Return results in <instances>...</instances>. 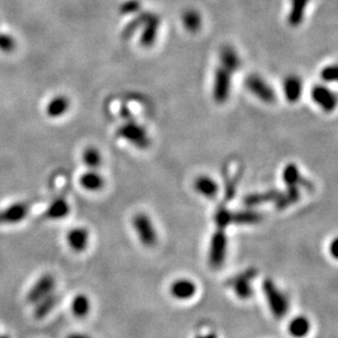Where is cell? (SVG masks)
<instances>
[{
	"instance_id": "cell-5",
	"label": "cell",
	"mask_w": 338,
	"mask_h": 338,
	"mask_svg": "<svg viewBox=\"0 0 338 338\" xmlns=\"http://www.w3.org/2000/svg\"><path fill=\"white\" fill-rule=\"evenodd\" d=\"M256 276L254 268H248L243 273L232 277L229 281L230 288L235 292L237 298L240 300H248L253 297V286L252 281Z\"/></svg>"
},
{
	"instance_id": "cell-1",
	"label": "cell",
	"mask_w": 338,
	"mask_h": 338,
	"mask_svg": "<svg viewBox=\"0 0 338 338\" xmlns=\"http://www.w3.org/2000/svg\"><path fill=\"white\" fill-rule=\"evenodd\" d=\"M263 293L267 302V307L271 313L276 318H282L288 314L290 303L288 297L286 296L278 286L271 278H266L262 284Z\"/></svg>"
},
{
	"instance_id": "cell-31",
	"label": "cell",
	"mask_w": 338,
	"mask_h": 338,
	"mask_svg": "<svg viewBox=\"0 0 338 338\" xmlns=\"http://www.w3.org/2000/svg\"><path fill=\"white\" fill-rule=\"evenodd\" d=\"M337 246H338V243H337V239H334L332 242H331V244H329V252H331V254L333 255V257H337Z\"/></svg>"
},
{
	"instance_id": "cell-25",
	"label": "cell",
	"mask_w": 338,
	"mask_h": 338,
	"mask_svg": "<svg viewBox=\"0 0 338 338\" xmlns=\"http://www.w3.org/2000/svg\"><path fill=\"white\" fill-rule=\"evenodd\" d=\"M69 109V100L65 97H56L51 100L46 108L47 115L50 117H58L65 114Z\"/></svg>"
},
{
	"instance_id": "cell-24",
	"label": "cell",
	"mask_w": 338,
	"mask_h": 338,
	"mask_svg": "<svg viewBox=\"0 0 338 338\" xmlns=\"http://www.w3.org/2000/svg\"><path fill=\"white\" fill-rule=\"evenodd\" d=\"M182 22H183L184 28L190 32V33H196L202 28L203 24V19L202 15L198 11L190 9L186 10L183 13V16H182Z\"/></svg>"
},
{
	"instance_id": "cell-33",
	"label": "cell",
	"mask_w": 338,
	"mask_h": 338,
	"mask_svg": "<svg viewBox=\"0 0 338 338\" xmlns=\"http://www.w3.org/2000/svg\"><path fill=\"white\" fill-rule=\"evenodd\" d=\"M195 338H218V336H217L215 333H208L205 335H198Z\"/></svg>"
},
{
	"instance_id": "cell-16",
	"label": "cell",
	"mask_w": 338,
	"mask_h": 338,
	"mask_svg": "<svg viewBox=\"0 0 338 338\" xmlns=\"http://www.w3.org/2000/svg\"><path fill=\"white\" fill-rule=\"evenodd\" d=\"M311 321L307 315L293 316L288 323V333L293 338H305L311 332Z\"/></svg>"
},
{
	"instance_id": "cell-20",
	"label": "cell",
	"mask_w": 338,
	"mask_h": 338,
	"mask_svg": "<svg viewBox=\"0 0 338 338\" xmlns=\"http://www.w3.org/2000/svg\"><path fill=\"white\" fill-rule=\"evenodd\" d=\"M69 212H70V206L68 202L63 198H57L46 208L45 217L50 220H60L65 219Z\"/></svg>"
},
{
	"instance_id": "cell-18",
	"label": "cell",
	"mask_w": 338,
	"mask_h": 338,
	"mask_svg": "<svg viewBox=\"0 0 338 338\" xmlns=\"http://www.w3.org/2000/svg\"><path fill=\"white\" fill-rule=\"evenodd\" d=\"M311 0H290L288 22L292 28H297L305 20L307 8Z\"/></svg>"
},
{
	"instance_id": "cell-21",
	"label": "cell",
	"mask_w": 338,
	"mask_h": 338,
	"mask_svg": "<svg viewBox=\"0 0 338 338\" xmlns=\"http://www.w3.org/2000/svg\"><path fill=\"white\" fill-rule=\"evenodd\" d=\"M281 177L284 185L290 188H299V185H302L305 182V177L301 175L296 163H288L284 166Z\"/></svg>"
},
{
	"instance_id": "cell-10",
	"label": "cell",
	"mask_w": 338,
	"mask_h": 338,
	"mask_svg": "<svg viewBox=\"0 0 338 338\" xmlns=\"http://www.w3.org/2000/svg\"><path fill=\"white\" fill-rule=\"evenodd\" d=\"M56 281L55 278L49 274L41 276L38 281L33 284V287L29 290L27 301L31 305H35L41 299L45 298L55 289Z\"/></svg>"
},
{
	"instance_id": "cell-14",
	"label": "cell",
	"mask_w": 338,
	"mask_h": 338,
	"mask_svg": "<svg viewBox=\"0 0 338 338\" xmlns=\"http://www.w3.org/2000/svg\"><path fill=\"white\" fill-rule=\"evenodd\" d=\"M90 233L86 228L77 227L67 233V243L73 251L81 253L89 245Z\"/></svg>"
},
{
	"instance_id": "cell-15",
	"label": "cell",
	"mask_w": 338,
	"mask_h": 338,
	"mask_svg": "<svg viewBox=\"0 0 338 338\" xmlns=\"http://www.w3.org/2000/svg\"><path fill=\"white\" fill-rule=\"evenodd\" d=\"M282 91L286 100L290 103H296L300 100L303 92V83L298 76H288L283 80Z\"/></svg>"
},
{
	"instance_id": "cell-23",
	"label": "cell",
	"mask_w": 338,
	"mask_h": 338,
	"mask_svg": "<svg viewBox=\"0 0 338 338\" xmlns=\"http://www.w3.org/2000/svg\"><path fill=\"white\" fill-rule=\"evenodd\" d=\"M72 312L74 316L78 318H83L88 316L89 312L91 310V303L90 299L83 293H79L75 296V298L72 301Z\"/></svg>"
},
{
	"instance_id": "cell-30",
	"label": "cell",
	"mask_w": 338,
	"mask_h": 338,
	"mask_svg": "<svg viewBox=\"0 0 338 338\" xmlns=\"http://www.w3.org/2000/svg\"><path fill=\"white\" fill-rule=\"evenodd\" d=\"M14 47H15V42L10 35H7V34H0V49L3 51H6V53H10Z\"/></svg>"
},
{
	"instance_id": "cell-4",
	"label": "cell",
	"mask_w": 338,
	"mask_h": 338,
	"mask_svg": "<svg viewBox=\"0 0 338 338\" xmlns=\"http://www.w3.org/2000/svg\"><path fill=\"white\" fill-rule=\"evenodd\" d=\"M228 248V238L225 229L217 228L210 240L208 262L212 268H219L225 261Z\"/></svg>"
},
{
	"instance_id": "cell-9",
	"label": "cell",
	"mask_w": 338,
	"mask_h": 338,
	"mask_svg": "<svg viewBox=\"0 0 338 338\" xmlns=\"http://www.w3.org/2000/svg\"><path fill=\"white\" fill-rule=\"evenodd\" d=\"M311 99L326 113H332L337 105L336 94L326 85L316 84L311 90Z\"/></svg>"
},
{
	"instance_id": "cell-29",
	"label": "cell",
	"mask_w": 338,
	"mask_h": 338,
	"mask_svg": "<svg viewBox=\"0 0 338 338\" xmlns=\"http://www.w3.org/2000/svg\"><path fill=\"white\" fill-rule=\"evenodd\" d=\"M141 5L139 0H127L122 6H120V12L123 14H133L138 13L140 11Z\"/></svg>"
},
{
	"instance_id": "cell-28",
	"label": "cell",
	"mask_w": 338,
	"mask_h": 338,
	"mask_svg": "<svg viewBox=\"0 0 338 338\" xmlns=\"http://www.w3.org/2000/svg\"><path fill=\"white\" fill-rule=\"evenodd\" d=\"M321 79L325 82H334L337 80L338 77V69L336 65H329L322 69V72L319 73Z\"/></svg>"
},
{
	"instance_id": "cell-8",
	"label": "cell",
	"mask_w": 338,
	"mask_h": 338,
	"mask_svg": "<svg viewBox=\"0 0 338 338\" xmlns=\"http://www.w3.org/2000/svg\"><path fill=\"white\" fill-rule=\"evenodd\" d=\"M197 291V283L190 278H177L172 281L169 287L170 296L177 301H188L193 299Z\"/></svg>"
},
{
	"instance_id": "cell-3",
	"label": "cell",
	"mask_w": 338,
	"mask_h": 338,
	"mask_svg": "<svg viewBox=\"0 0 338 338\" xmlns=\"http://www.w3.org/2000/svg\"><path fill=\"white\" fill-rule=\"evenodd\" d=\"M117 135L138 149H147L151 143L148 131L134 120H127L125 124L120 126L117 131Z\"/></svg>"
},
{
	"instance_id": "cell-7",
	"label": "cell",
	"mask_w": 338,
	"mask_h": 338,
	"mask_svg": "<svg viewBox=\"0 0 338 338\" xmlns=\"http://www.w3.org/2000/svg\"><path fill=\"white\" fill-rule=\"evenodd\" d=\"M231 75L221 66L216 69L212 80V98L218 104L225 103L230 97Z\"/></svg>"
},
{
	"instance_id": "cell-2",
	"label": "cell",
	"mask_w": 338,
	"mask_h": 338,
	"mask_svg": "<svg viewBox=\"0 0 338 338\" xmlns=\"http://www.w3.org/2000/svg\"><path fill=\"white\" fill-rule=\"evenodd\" d=\"M132 224L136 236L140 244L147 248H151L158 243V231L150 218L146 212H138L133 217Z\"/></svg>"
},
{
	"instance_id": "cell-26",
	"label": "cell",
	"mask_w": 338,
	"mask_h": 338,
	"mask_svg": "<svg viewBox=\"0 0 338 338\" xmlns=\"http://www.w3.org/2000/svg\"><path fill=\"white\" fill-rule=\"evenodd\" d=\"M82 162L89 170H97L102 163V155L94 147H88L82 152Z\"/></svg>"
},
{
	"instance_id": "cell-11",
	"label": "cell",
	"mask_w": 338,
	"mask_h": 338,
	"mask_svg": "<svg viewBox=\"0 0 338 338\" xmlns=\"http://www.w3.org/2000/svg\"><path fill=\"white\" fill-rule=\"evenodd\" d=\"M160 29V18L154 13L148 12L141 27L139 43L144 47H151L158 39Z\"/></svg>"
},
{
	"instance_id": "cell-27",
	"label": "cell",
	"mask_w": 338,
	"mask_h": 338,
	"mask_svg": "<svg viewBox=\"0 0 338 338\" xmlns=\"http://www.w3.org/2000/svg\"><path fill=\"white\" fill-rule=\"evenodd\" d=\"M147 13H148V12H145V13L138 14L135 19H133L131 22H129V23L126 25L125 29H124V31H123V37H124L125 39L132 38L137 30L141 29L143 24H144V22H145L146 16H147Z\"/></svg>"
},
{
	"instance_id": "cell-34",
	"label": "cell",
	"mask_w": 338,
	"mask_h": 338,
	"mask_svg": "<svg viewBox=\"0 0 338 338\" xmlns=\"http://www.w3.org/2000/svg\"><path fill=\"white\" fill-rule=\"evenodd\" d=\"M0 338H9V336H7V335H0Z\"/></svg>"
},
{
	"instance_id": "cell-22",
	"label": "cell",
	"mask_w": 338,
	"mask_h": 338,
	"mask_svg": "<svg viewBox=\"0 0 338 338\" xmlns=\"http://www.w3.org/2000/svg\"><path fill=\"white\" fill-rule=\"evenodd\" d=\"M58 302V298L57 296L51 292L49 293L48 296H46L45 298L41 299L39 302L35 303V309H34V317L37 319H42L46 317L53 309L56 307Z\"/></svg>"
},
{
	"instance_id": "cell-17",
	"label": "cell",
	"mask_w": 338,
	"mask_h": 338,
	"mask_svg": "<svg viewBox=\"0 0 338 338\" xmlns=\"http://www.w3.org/2000/svg\"><path fill=\"white\" fill-rule=\"evenodd\" d=\"M220 66L230 74H235L241 66V59L238 51L232 46H223L219 54Z\"/></svg>"
},
{
	"instance_id": "cell-19",
	"label": "cell",
	"mask_w": 338,
	"mask_h": 338,
	"mask_svg": "<svg viewBox=\"0 0 338 338\" xmlns=\"http://www.w3.org/2000/svg\"><path fill=\"white\" fill-rule=\"evenodd\" d=\"M79 183L88 192H99L104 187L105 182L97 170H89L80 176Z\"/></svg>"
},
{
	"instance_id": "cell-13",
	"label": "cell",
	"mask_w": 338,
	"mask_h": 338,
	"mask_svg": "<svg viewBox=\"0 0 338 338\" xmlns=\"http://www.w3.org/2000/svg\"><path fill=\"white\" fill-rule=\"evenodd\" d=\"M30 206L25 203H15L0 211V224L18 223L27 218Z\"/></svg>"
},
{
	"instance_id": "cell-6",
	"label": "cell",
	"mask_w": 338,
	"mask_h": 338,
	"mask_svg": "<svg viewBox=\"0 0 338 338\" xmlns=\"http://www.w3.org/2000/svg\"><path fill=\"white\" fill-rule=\"evenodd\" d=\"M245 88L252 93L255 98L264 103L271 104L276 100V93L273 86L264 78L258 75H250L245 79Z\"/></svg>"
},
{
	"instance_id": "cell-12",
	"label": "cell",
	"mask_w": 338,
	"mask_h": 338,
	"mask_svg": "<svg viewBox=\"0 0 338 338\" xmlns=\"http://www.w3.org/2000/svg\"><path fill=\"white\" fill-rule=\"evenodd\" d=\"M193 188L198 195L207 199H212L219 193L218 182L207 174L198 175L193 182Z\"/></svg>"
},
{
	"instance_id": "cell-32",
	"label": "cell",
	"mask_w": 338,
	"mask_h": 338,
	"mask_svg": "<svg viewBox=\"0 0 338 338\" xmlns=\"http://www.w3.org/2000/svg\"><path fill=\"white\" fill-rule=\"evenodd\" d=\"M67 338H91V337L88 336V335H85V334L74 333V334H70V335H69Z\"/></svg>"
}]
</instances>
